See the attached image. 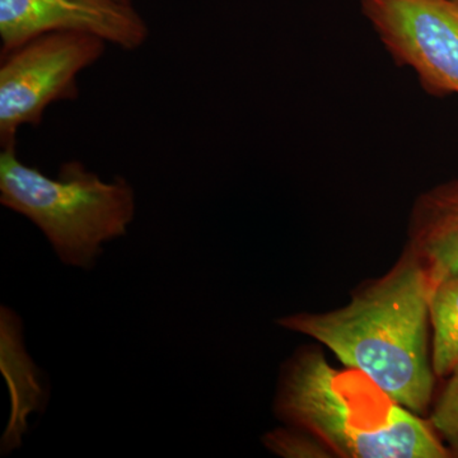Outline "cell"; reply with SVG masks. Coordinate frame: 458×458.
I'll use <instances>...</instances> for the list:
<instances>
[{
  "label": "cell",
  "mask_w": 458,
  "mask_h": 458,
  "mask_svg": "<svg viewBox=\"0 0 458 458\" xmlns=\"http://www.w3.org/2000/svg\"><path fill=\"white\" fill-rule=\"evenodd\" d=\"M262 443L273 454L285 458L334 457L324 443L298 428H278L262 437Z\"/></svg>",
  "instance_id": "cell-10"
},
{
  "label": "cell",
  "mask_w": 458,
  "mask_h": 458,
  "mask_svg": "<svg viewBox=\"0 0 458 458\" xmlns=\"http://www.w3.org/2000/svg\"><path fill=\"white\" fill-rule=\"evenodd\" d=\"M454 2H457V3H458V0H454Z\"/></svg>",
  "instance_id": "cell-13"
},
{
  "label": "cell",
  "mask_w": 458,
  "mask_h": 458,
  "mask_svg": "<svg viewBox=\"0 0 458 458\" xmlns=\"http://www.w3.org/2000/svg\"><path fill=\"white\" fill-rule=\"evenodd\" d=\"M429 313L433 370L450 378L458 375V276L433 285Z\"/></svg>",
  "instance_id": "cell-9"
},
{
  "label": "cell",
  "mask_w": 458,
  "mask_h": 458,
  "mask_svg": "<svg viewBox=\"0 0 458 458\" xmlns=\"http://www.w3.org/2000/svg\"><path fill=\"white\" fill-rule=\"evenodd\" d=\"M51 32L98 36L123 50H137L149 36L131 3L120 0H0L2 54Z\"/></svg>",
  "instance_id": "cell-6"
},
{
  "label": "cell",
  "mask_w": 458,
  "mask_h": 458,
  "mask_svg": "<svg viewBox=\"0 0 458 458\" xmlns=\"http://www.w3.org/2000/svg\"><path fill=\"white\" fill-rule=\"evenodd\" d=\"M0 203L36 225L63 264L89 270L105 243L128 233L134 221V189L116 176L102 180L80 161L56 177L23 164L17 147L0 153Z\"/></svg>",
  "instance_id": "cell-3"
},
{
  "label": "cell",
  "mask_w": 458,
  "mask_h": 458,
  "mask_svg": "<svg viewBox=\"0 0 458 458\" xmlns=\"http://www.w3.org/2000/svg\"><path fill=\"white\" fill-rule=\"evenodd\" d=\"M274 410L344 458H451L421 415L391 399L358 370L336 369L316 346L283 364Z\"/></svg>",
  "instance_id": "cell-2"
},
{
  "label": "cell",
  "mask_w": 458,
  "mask_h": 458,
  "mask_svg": "<svg viewBox=\"0 0 458 458\" xmlns=\"http://www.w3.org/2000/svg\"><path fill=\"white\" fill-rule=\"evenodd\" d=\"M433 285L426 265L405 246L387 273L358 288L340 309L293 313L276 324L311 337L344 367L423 415L433 403L437 379L429 348Z\"/></svg>",
  "instance_id": "cell-1"
},
{
  "label": "cell",
  "mask_w": 458,
  "mask_h": 458,
  "mask_svg": "<svg viewBox=\"0 0 458 458\" xmlns=\"http://www.w3.org/2000/svg\"><path fill=\"white\" fill-rule=\"evenodd\" d=\"M120 2H123V3H131V0H120Z\"/></svg>",
  "instance_id": "cell-12"
},
{
  "label": "cell",
  "mask_w": 458,
  "mask_h": 458,
  "mask_svg": "<svg viewBox=\"0 0 458 458\" xmlns=\"http://www.w3.org/2000/svg\"><path fill=\"white\" fill-rule=\"evenodd\" d=\"M429 421L452 457H458V375L447 378V384L433 403Z\"/></svg>",
  "instance_id": "cell-11"
},
{
  "label": "cell",
  "mask_w": 458,
  "mask_h": 458,
  "mask_svg": "<svg viewBox=\"0 0 458 458\" xmlns=\"http://www.w3.org/2000/svg\"><path fill=\"white\" fill-rule=\"evenodd\" d=\"M386 53L411 69L436 98L458 96V3L454 0H360Z\"/></svg>",
  "instance_id": "cell-5"
},
{
  "label": "cell",
  "mask_w": 458,
  "mask_h": 458,
  "mask_svg": "<svg viewBox=\"0 0 458 458\" xmlns=\"http://www.w3.org/2000/svg\"><path fill=\"white\" fill-rule=\"evenodd\" d=\"M35 369L21 343L20 319L2 307V370L9 379L12 394L11 423L2 441V452L21 445L27 415L38 410L45 397Z\"/></svg>",
  "instance_id": "cell-8"
},
{
  "label": "cell",
  "mask_w": 458,
  "mask_h": 458,
  "mask_svg": "<svg viewBox=\"0 0 458 458\" xmlns=\"http://www.w3.org/2000/svg\"><path fill=\"white\" fill-rule=\"evenodd\" d=\"M106 42L82 32H51L2 54L0 146L17 147L23 126H38L57 101L80 98L78 75L104 56Z\"/></svg>",
  "instance_id": "cell-4"
},
{
  "label": "cell",
  "mask_w": 458,
  "mask_h": 458,
  "mask_svg": "<svg viewBox=\"0 0 458 458\" xmlns=\"http://www.w3.org/2000/svg\"><path fill=\"white\" fill-rule=\"evenodd\" d=\"M434 284L458 276V179L421 192L411 207L406 245Z\"/></svg>",
  "instance_id": "cell-7"
}]
</instances>
